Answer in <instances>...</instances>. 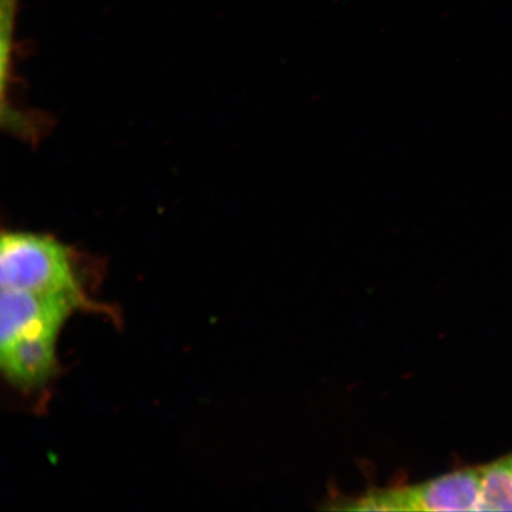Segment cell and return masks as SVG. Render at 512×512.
I'll return each instance as SVG.
<instances>
[{"label":"cell","mask_w":512,"mask_h":512,"mask_svg":"<svg viewBox=\"0 0 512 512\" xmlns=\"http://www.w3.org/2000/svg\"><path fill=\"white\" fill-rule=\"evenodd\" d=\"M0 285L2 290L62 294L86 303L72 251L49 235L28 232L3 234Z\"/></svg>","instance_id":"cell-1"},{"label":"cell","mask_w":512,"mask_h":512,"mask_svg":"<svg viewBox=\"0 0 512 512\" xmlns=\"http://www.w3.org/2000/svg\"><path fill=\"white\" fill-rule=\"evenodd\" d=\"M59 331L38 330L0 345V363L6 377L23 390L40 389L57 371Z\"/></svg>","instance_id":"cell-3"},{"label":"cell","mask_w":512,"mask_h":512,"mask_svg":"<svg viewBox=\"0 0 512 512\" xmlns=\"http://www.w3.org/2000/svg\"><path fill=\"white\" fill-rule=\"evenodd\" d=\"M512 511V452L482 465L480 511Z\"/></svg>","instance_id":"cell-4"},{"label":"cell","mask_w":512,"mask_h":512,"mask_svg":"<svg viewBox=\"0 0 512 512\" xmlns=\"http://www.w3.org/2000/svg\"><path fill=\"white\" fill-rule=\"evenodd\" d=\"M482 466L469 467L409 486L370 492L350 501L347 510L361 511H480Z\"/></svg>","instance_id":"cell-2"}]
</instances>
